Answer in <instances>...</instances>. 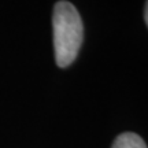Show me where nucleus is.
Segmentation results:
<instances>
[{
	"mask_svg": "<svg viewBox=\"0 0 148 148\" xmlns=\"http://www.w3.org/2000/svg\"><path fill=\"white\" fill-rule=\"evenodd\" d=\"M52 27L56 64L67 67L75 60L84 40V26L77 8L69 1H58L53 7Z\"/></svg>",
	"mask_w": 148,
	"mask_h": 148,
	"instance_id": "obj_1",
	"label": "nucleus"
},
{
	"mask_svg": "<svg viewBox=\"0 0 148 148\" xmlns=\"http://www.w3.org/2000/svg\"><path fill=\"white\" fill-rule=\"evenodd\" d=\"M111 148H147L144 140L136 133L125 132L115 138Z\"/></svg>",
	"mask_w": 148,
	"mask_h": 148,
	"instance_id": "obj_2",
	"label": "nucleus"
},
{
	"mask_svg": "<svg viewBox=\"0 0 148 148\" xmlns=\"http://www.w3.org/2000/svg\"><path fill=\"white\" fill-rule=\"evenodd\" d=\"M144 16H145V23L148 26V0H147V4H145V14H144Z\"/></svg>",
	"mask_w": 148,
	"mask_h": 148,
	"instance_id": "obj_3",
	"label": "nucleus"
}]
</instances>
